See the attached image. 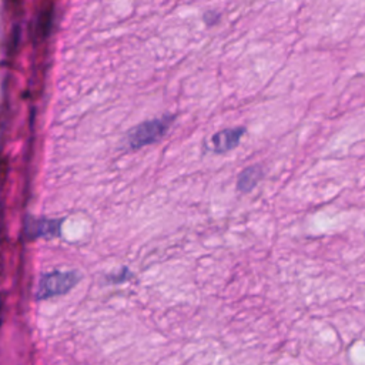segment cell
Instances as JSON below:
<instances>
[{"mask_svg": "<svg viewBox=\"0 0 365 365\" xmlns=\"http://www.w3.org/2000/svg\"><path fill=\"white\" fill-rule=\"evenodd\" d=\"M174 120H175L174 114H165L158 118H153L138 124L128 133V137H127L128 145L131 148H141L144 145L158 141L170 130Z\"/></svg>", "mask_w": 365, "mask_h": 365, "instance_id": "obj_1", "label": "cell"}, {"mask_svg": "<svg viewBox=\"0 0 365 365\" xmlns=\"http://www.w3.org/2000/svg\"><path fill=\"white\" fill-rule=\"evenodd\" d=\"M78 281V275L76 272L68 271H56L43 275L38 284L37 297L38 298H48L53 295H60L68 291L76 282Z\"/></svg>", "mask_w": 365, "mask_h": 365, "instance_id": "obj_2", "label": "cell"}, {"mask_svg": "<svg viewBox=\"0 0 365 365\" xmlns=\"http://www.w3.org/2000/svg\"><path fill=\"white\" fill-rule=\"evenodd\" d=\"M244 133L245 127H228L220 130L210 138V150H212L217 154L231 151L240 144Z\"/></svg>", "mask_w": 365, "mask_h": 365, "instance_id": "obj_3", "label": "cell"}, {"mask_svg": "<svg viewBox=\"0 0 365 365\" xmlns=\"http://www.w3.org/2000/svg\"><path fill=\"white\" fill-rule=\"evenodd\" d=\"M264 177V170L261 165L254 164L244 168L237 178V190L241 192H250Z\"/></svg>", "mask_w": 365, "mask_h": 365, "instance_id": "obj_4", "label": "cell"}, {"mask_svg": "<svg viewBox=\"0 0 365 365\" xmlns=\"http://www.w3.org/2000/svg\"><path fill=\"white\" fill-rule=\"evenodd\" d=\"M58 224L57 221H48V220H41V221H31V224L27 227L29 232L33 237L38 235H54L58 232Z\"/></svg>", "mask_w": 365, "mask_h": 365, "instance_id": "obj_5", "label": "cell"}]
</instances>
